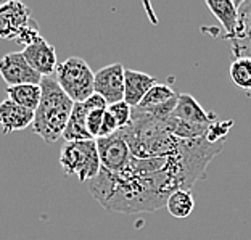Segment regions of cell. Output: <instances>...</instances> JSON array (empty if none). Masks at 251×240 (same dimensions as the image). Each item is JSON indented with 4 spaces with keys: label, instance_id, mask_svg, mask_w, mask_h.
Listing matches in <instances>:
<instances>
[{
    "label": "cell",
    "instance_id": "cell-22",
    "mask_svg": "<svg viewBox=\"0 0 251 240\" xmlns=\"http://www.w3.org/2000/svg\"><path fill=\"white\" fill-rule=\"evenodd\" d=\"M41 32H39V27H37V23L31 20L27 25L23 27V29L20 31V34L16 36L15 41L21 44V45H25V47H27V45H31L37 41V39H41Z\"/></svg>",
    "mask_w": 251,
    "mask_h": 240
},
{
    "label": "cell",
    "instance_id": "cell-14",
    "mask_svg": "<svg viewBox=\"0 0 251 240\" xmlns=\"http://www.w3.org/2000/svg\"><path fill=\"white\" fill-rule=\"evenodd\" d=\"M230 44L235 58L238 56L251 58V0H243L238 3V27Z\"/></svg>",
    "mask_w": 251,
    "mask_h": 240
},
{
    "label": "cell",
    "instance_id": "cell-7",
    "mask_svg": "<svg viewBox=\"0 0 251 240\" xmlns=\"http://www.w3.org/2000/svg\"><path fill=\"white\" fill-rule=\"evenodd\" d=\"M99 108H108V104L103 97L99 94H94L89 97L85 102L81 104H74L73 113L70 116V121L66 124V129L63 133V139L65 142H74V140H94L87 131V115L92 110H99Z\"/></svg>",
    "mask_w": 251,
    "mask_h": 240
},
{
    "label": "cell",
    "instance_id": "cell-25",
    "mask_svg": "<svg viewBox=\"0 0 251 240\" xmlns=\"http://www.w3.org/2000/svg\"><path fill=\"white\" fill-rule=\"evenodd\" d=\"M3 3H5V2H0V7H2V5H3Z\"/></svg>",
    "mask_w": 251,
    "mask_h": 240
},
{
    "label": "cell",
    "instance_id": "cell-24",
    "mask_svg": "<svg viewBox=\"0 0 251 240\" xmlns=\"http://www.w3.org/2000/svg\"><path fill=\"white\" fill-rule=\"evenodd\" d=\"M119 131V126L116 123V119L110 115V111H105V116H103V123H101V128H100V134H99V139H103V137H110L113 134H116Z\"/></svg>",
    "mask_w": 251,
    "mask_h": 240
},
{
    "label": "cell",
    "instance_id": "cell-3",
    "mask_svg": "<svg viewBox=\"0 0 251 240\" xmlns=\"http://www.w3.org/2000/svg\"><path fill=\"white\" fill-rule=\"evenodd\" d=\"M60 164L65 176H76L81 182H90L95 179L101 169L97 142H65L60 152Z\"/></svg>",
    "mask_w": 251,
    "mask_h": 240
},
{
    "label": "cell",
    "instance_id": "cell-20",
    "mask_svg": "<svg viewBox=\"0 0 251 240\" xmlns=\"http://www.w3.org/2000/svg\"><path fill=\"white\" fill-rule=\"evenodd\" d=\"M232 126H233V119H229V121H214L208 128V133L204 137H206V140L211 142V144H221L224 140V137L229 134Z\"/></svg>",
    "mask_w": 251,
    "mask_h": 240
},
{
    "label": "cell",
    "instance_id": "cell-4",
    "mask_svg": "<svg viewBox=\"0 0 251 240\" xmlns=\"http://www.w3.org/2000/svg\"><path fill=\"white\" fill-rule=\"evenodd\" d=\"M55 79L74 104L85 102L95 94V73L90 70L87 61L79 56H71L60 63L55 71Z\"/></svg>",
    "mask_w": 251,
    "mask_h": 240
},
{
    "label": "cell",
    "instance_id": "cell-23",
    "mask_svg": "<svg viewBox=\"0 0 251 240\" xmlns=\"http://www.w3.org/2000/svg\"><path fill=\"white\" fill-rule=\"evenodd\" d=\"M105 108H99V110H92L87 115V131L90 137H92L94 140L99 139V134H100V128H101V123H103V116H105Z\"/></svg>",
    "mask_w": 251,
    "mask_h": 240
},
{
    "label": "cell",
    "instance_id": "cell-10",
    "mask_svg": "<svg viewBox=\"0 0 251 240\" xmlns=\"http://www.w3.org/2000/svg\"><path fill=\"white\" fill-rule=\"evenodd\" d=\"M23 55L27 60V63L36 70L42 78L53 76L56 68H58V60H56L55 47L50 45L44 37L37 39L36 42L27 45L23 50Z\"/></svg>",
    "mask_w": 251,
    "mask_h": 240
},
{
    "label": "cell",
    "instance_id": "cell-6",
    "mask_svg": "<svg viewBox=\"0 0 251 240\" xmlns=\"http://www.w3.org/2000/svg\"><path fill=\"white\" fill-rule=\"evenodd\" d=\"M0 76L7 87L42 82V76L27 63L23 52L7 53L0 58Z\"/></svg>",
    "mask_w": 251,
    "mask_h": 240
},
{
    "label": "cell",
    "instance_id": "cell-9",
    "mask_svg": "<svg viewBox=\"0 0 251 240\" xmlns=\"http://www.w3.org/2000/svg\"><path fill=\"white\" fill-rule=\"evenodd\" d=\"M31 20V8L26 3L18 0L5 2L0 7V39L15 41L20 31Z\"/></svg>",
    "mask_w": 251,
    "mask_h": 240
},
{
    "label": "cell",
    "instance_id": "cell-1",
    "mask_svg": "<svg viewBox=\"0 0 251 240\" xmlns=\"http://www.w3.org/2000/svg\"><path fill=\"white\" fill-rule=\"evenodd\" d=\"M221 148L222 144H211L206 137L180 139L177 150L166 158L132 157L119 173L100 169V174L89 182V190L105 210L119 213L155 211L166 207L176 190H190Z\"/></svg>",
    "mask_w": 251,
    "mask_h": 240
},
{
    "label": "cell",
    "instance_id": "cell-19",
    "mask_svg": "<svg viewBox=\"0 0 251 240\" xmlns=\"http://www.w3.org/2000/svg\"><path fill=\"white\" fill-rule=\"evenodd\" d=\"M177 97L179 95L176 94L169 85L156 84L155 87H151L150 92L144 97V100L140 102V105L135 108H140V110H150V108H156V107L168 104V102L177 99Z\"/></svg>",
    "mask_w": 251,
    "mask_h": 240
},
{
    "label": "cell",
    "instance_id": "cell-16",
    "mask_svg": "<svg viewBox=\"0 0 251 240\" xmlns=\"http://www.w3.org/2000/svg\"><path fill=\"white\" fill-rule=\"evenodd\" d=\"M41 97H42L41 84H25V85H15V87H7V99L23 108H27L31 111L37 110L39 104H41Z\"/></svg>",
    "mask_w": 251,
    "mask_h": 240
},
{
    "label": "cell",
    "instance_id": "cell-17",
    "mask_svg": "<svg viewBox=\"0 0 251 240\" xmlns=\"http://www.w3.org/2000/svg\"><path fill=\"white\" fill-rule=\"evenodd\" d=\"M166 208L171 216L177 219H184L192 214L193 208H195V200H193L190 190H176L168 198Z\"/></svg>",
    "mask_w": 251,
    "mask_h": 240
},
{
    "label": "cell",
    "instance_id": "cell-5",
    "mask_svg": "<svg viewBox=\"0 0 251 240\" xmlns=\"http://www.w3.org/2000/svg\"><path fill=\"white\" fill-rule=\"evenodd\" d=\"M97 148H99L101 169L106 173H119L123 171L132 160V153L127 140L119 129L116 134L103 139H97Z\"/></svg>",
    "mask_w": 251,
    "mask_h": 240
},
{
    "label": "cell",
    "instance_id": "cell-8",
    "mask_svg": "<svg viewBox=\"0 0 251 240\" xmlns=\"http://www.w3.org/2000/svg\"><path fill=\"white\" fill-rule=\"evenodd\" d=\"M124 73L121 63H113L95 73L94 90L103 97L108 105L124 100Z\"/></svg>",
    "mask_w": 251,
    "mask_h": 240
},
{
    "label": "cell",
    "instance_id": "cell-11",
    "mask_svg": "<svg viewBox=\"0 0 251 240\" xmlns=\"http://www.w3.org/2000/svg\"><path fill=\"white\" fill-rule=\"evenodd\" d=\"M156 78L150 76L147 73L126 70L124 73V102L130 108L140 105L144 97L150 92L151 87H155Z\"/></svg>",
    "mask_w": 251,
    "mask_h": 240
},
{
    "label": "cell",
    "instance_id": "cell-18",
    "mask_svg": "<svg viewBox=\"0 0 251 240\" xmlns=\"http://www.w3.org/2000/svg\"><path fill=\"white\" fill-rule=\"evenodd\" d=\"M230 79L238 89L251 92V58L238 56L230 65Z\"/></svg>",
    "mask_w": 251,
    "mask_h": 240
},
{
    "label": "cell",
    "instance_id": "cell-2",
    "mask_svg": "<svg viewBox=\"0 0 251 240\" xmlns=\"http://www.w3.org/2000/svg\"><path fill=\"white\" fill-rule=\"evenodd\" d=\"M42 97L34 111L32 131L45 144H53L63 137L74 108V102L65 94L53 76L42 78Z\"/></svg>",
    "mask_w": 251,
    "mask_h": 240
},
{
    "label": "cell",
    "instance_id": "cell-15",
    "mask_svg": "<svg viewBox=\"0 0 251 240\" xmlns=\"http://www.w3.org/2000/svg\"><path fill=\"white\" fill-rule=\"evenodd\" d=\"M240 3V2H238ZM238 3L232 0H208L206 7L222 25L226 31V39L232 41L238 27Z\"/></svg>",
    "mask_w": 251,
    "mask_h": 240
},
{
    "label": "cell",
    "instance_id": "cell-13",
    "mask_svg": "<svg viewBox=\"0 0 251 240\" xmlns=\"http://www.w3.org/2000/svg\"><path fill=\"white\" fill-rule=\"evenodd\" d=\"M173 118H177L180 121L209 126L216 121V113L206 111L204 108L188 94H179L177 104H176L174 111L171 113Z\"/></svg>",
    "mask_w": 251,
    "mask_h": 240
},
{
    "label": "cell",
    "instance_id": "cell-12",
    "mask_svg": "<svg viewBox=\"0 0 251 240\" xmlns=\"http://www.w3.org/2000/svg\"><path fill=\"white\" fill-rule=\"evenodd\" d=\"M32 123L34 111L16 105L8 99L0 104V128L3 135L26 129L27 126H32Z\"/></svg>",
    "mask_w": 251,
    "mask_h": 240
},
{
    "label": "cell",
    "instance_id": "cell-21",
    "mask_svg": "<svg viewBox=\"0 0 251 240\" xmlns=\"http://www.w3.org/2000/svg\"><path fill=\"white\" fill-rule=\"evenodd\" d=\"M110 111V115L116 119V123L119 126V129L126 128L129 123H130V116H132V108H130L126 102H118V104H113V105H108L106 108Z\"/></svg>",
    "mask_w": 251,
    "mask_h": 240
}]
</instances>
